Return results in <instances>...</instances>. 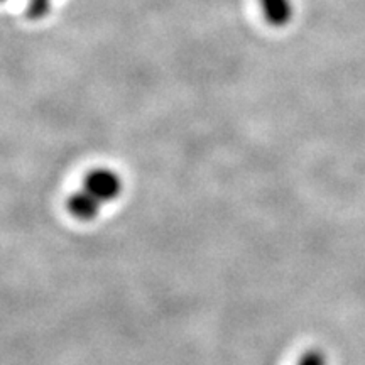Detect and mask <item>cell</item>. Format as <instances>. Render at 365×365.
<instances>
[{"instance_id": "5b68a950", "label": "cell", "mask_w": 365, "mask_h": 365, "mask_svg": "<svg viewBox=\"0 0 365 365\" xmlns=\"http://www.w3.org/2000/svg\"><path fill=\"white\" fill-rule=\"evenodd\" d=\"M0 2H2V0H0Z\"/></svg>"}, {"instance_id": "3957f363", "label": "cell", "mask_w": 365, "mask_h": 365, "mask_svg": "<svg viewBox=\"0 0 365 365\" xmlns=\"http://www.w3.org/2000/svg\"><path fill=\"white\" fill-rule=\"evenodd\" d=\"M51 9V0H29V6H27V16L31 19H41Z\"/></svg>"}, {"instance_id": "7a4b0ae2", "label": "cell", "mask_w": 365, "mask_h": 365, "mask_svg": "<svg viewBox=\"0 0 365 365\" xmlns=\"http://www.w3.org/2000/svg\"><path fill=\"white\" fill-rule=\"evenodd\" d=\"M266 19L272 26H286L293 17V2L291 0H261Z\"/></svg>"}, {"instance_id": "277c9868", "label": "cell", "mask_w": 365, "mask_h": 365, "mask_svg": "<svg viewBox=\"0 0 365 365\" xmlns=\"http://www.w3.org/2000/svg\"><path fill=\"white\" fill-rule=\"evenodd\" d=\"M298 365H328L327 354L319 349H309L307 354L299 359Z\"/></svg>"}, {"instance_id": "6da1fadb", "label": "cell", "mask_w": 365, "mask_h": 365, "mask_svg": "<svg viewBox=\"0 0 365 365\" xmlns=\"http://www.w3.org/2000/svg\"><path fill=\"white\" fill-rule=\"evenodd\" d=\"M124 188L118 173L108 168H97L85 176L81 188L70 196L66 208L73 218L91 222L98 217L100 210L117 200Z\"/></svg>"}]
</instances>
